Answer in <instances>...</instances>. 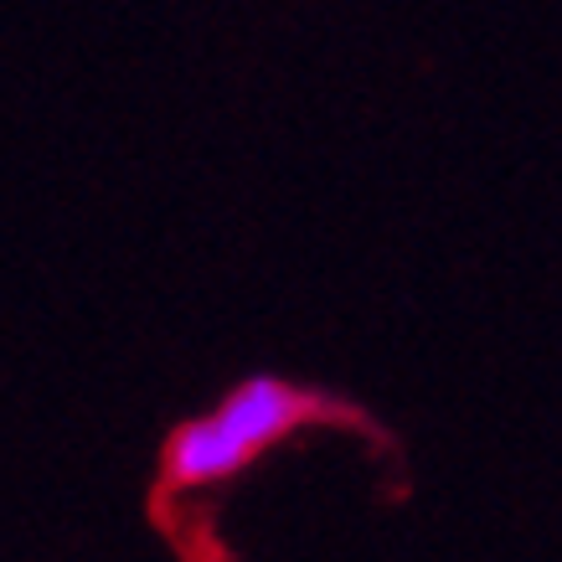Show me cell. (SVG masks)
Masks as SVG:
<instances>
[{"mask_svg": "<svg viewBox=\"0 0 562 562\" xmlns=\"http://www.w3.org/2000/svg\"><path fill=\"white\" fill-rule=\"evenodd\" d=\"M325 397L310 387H294L284 376H243L238 387L222 392L217 408L196 413L187 424L171 428L166 454H160V475L171 491H202L217 480L238 475L243 464H254L269 443L294 434L300 424L321 418Z\"/></svg>", "mask_w": 562, "mask_h": 562, "instance_id": "1", "label": "cell"}]
</instances>
